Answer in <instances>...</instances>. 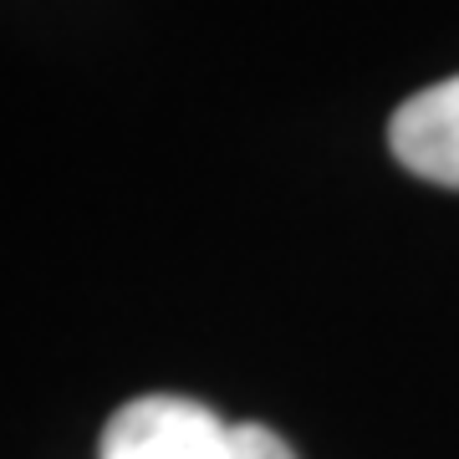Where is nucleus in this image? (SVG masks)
Masks as SVG:
<instances>
[{
  "label": "nucleus",
  "instance_id": "f257e3e1",
  "mask_svg": "<svg viewBox=\"0 0 459 459\" xmlns=\"http://www.w3.org/2000/svg\"><path fill=\"white\" fill-rule=\"evenodd\" d=\"M98 459H296L265 424H225L179 394H143L108 419Z\"/></svg>",
  "mask_w": 459,
  "mask_h": 459
},
{
  "label": "nucleus",
  "instance_id": "f03ea898",
  "mask_svg": "<svg viewBox=\"0 0 459 459\" xmlns=\"http://www.w3.org/2000/svg\"><path fill=\"white\" fill-rule=\"evenodd\" d=\"M388 148L409 174L459 189V77L413 92L388 123Z\"/></svg>",
  "mask_w": 459,
  "mask_h": 459
}]
</instances>
